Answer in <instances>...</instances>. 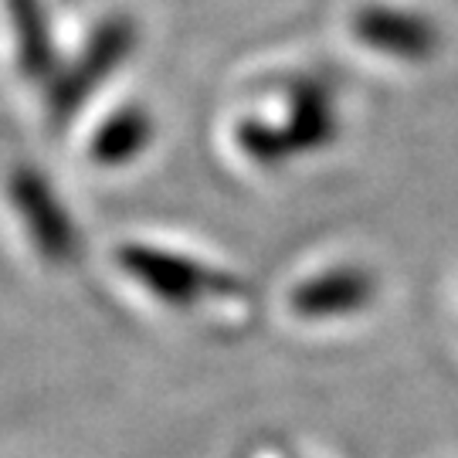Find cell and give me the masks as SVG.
<instances>
[{"mask_svg": "<svg viewBox=\"0 0 458 458\" xmlns=\"http://www.w3.org/2000/svg\"><path fill=\"white\" fill-rule=\"evenodd\" d=\"M119 262L136 282H143L157 299L170 306H194L200 299L217 295V276L191 259L170 255L160 248L130 245L119 251Z\"/></svg>", "mask_w": 458, "mask_h": 458, "instance_id": "6da1fadb", "label": "cell"}, {"mask_svg": "<svg viewBox=\"0 0 458 458\" xmlns=\"http://www.w3.org/2000/svg\"><path fill=\"white\" fill-rule=\"evenodd\" d=\"M336 132V119L329 113V98L323 92L310 89L306 98L295 106V115H289L285 126H245L242 132V147L251 160L259 164H276V160H285L289 153H299V149H312L323 147L333 140Z\"/></svg>", "mask_w": 458, "mask_h": 458, "instance_id": "7a4b0ae2", "label": "cell"}, {"mask_svg": "<svg viewBox=\"0 0 458 458\" xmlns=\"http://www.w3.org/2000/svg\"><path fill=\"white\" fill-rule=\"evenodd\" d=\"M353 34L370 51L391 55L401 62H425L438 45V31L428 17L401 11V7H384V4L360 7L353 17Z\"/></svg>", "mask_w": 458, "mask_h": 458, "instance_id": "3957f363", "label": "cell"}, {"mask_svg": "<svg viewBox=\"0 0 458 458\" xmlns=\"http://www.w3.org/2000/svg\"><path fill=\"white\" fill-rule=\"evenodd\" d=\"M367 302H370V276L360 268H340V272L316 276L306 285H299L293 295V310L306 319L357 312Z\"/></svg>", "mask_w": 458, "mask_h": 458, "instance_id": "277c9868", "label": "cell"}, {"mask_svg": "<svg viewBox=\"0 0 458 458\" xmlns=\"http://www.w3.org/2000/svg\"><path fill=\"white\" fill-rule=\"evenodd\" d=\"M132 45V28L126 21H113V24H106L102 31L96 34V41L89 45L82 58V68L79 72H72L62 89H58V106H79V98L98 82V79H106V72L126 55V48Z\"/></svg>", "mask_w": 458, "mask_h": 458, "instance_id": "5b68a950", "label": "cell"}, {"mask_svg": "<svg viewBox=\"0 0 458 458\" xmlns=\"http://www.w3.org/2000/svg\"><path fill=\"white\" fill-rule=\"evenodd\" d=\"M14 194L24 211H34L31 234L34 242L41 245V251L51 255V259H65L68 251H72V225L62 214V204L51 197V191L41 187L38 177H17Z\"/></svg>", "mask_w": 458, "mask_h": 458, "instance_id": "8992f818", "label": "cell"}, {"mask_svg": "<svg viewBox=\"0 0 458 458\" xmlns=\"http://www.w3.org/2000/svg\"><path fill=\"white\" fill-rule=\"evenodd\" d=\"M153 140V123L143 109H123L115 113L102 130L92 136V160L102 166H119L136 160Z\"/></svg>", "mask_w": 458, "mask_h": 458, "instance_id": "52a82bcc", "label": "cell"}, {"mask_svg": "<svg viewBox=\"0 0 458 458\" xmlns=\"http://www.w3.org/2000/svg\"><path fill=\"white\" fill-rule=\"evenodd\" d=\"M14 11V24L21 34V48H24V65L28 72H38L48 58V34H45V17H41V4L38 0H11Z\"/></svg>", "mask_w": 458, "mask_h": 458, "instance_id": "ba28073f", "label": "cell"}]
</instances>
